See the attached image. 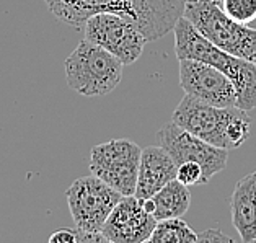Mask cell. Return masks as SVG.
<instances>
[{
    "label": "cell",
    "mask_w": 256,
    "mask_h": 243,
    "mask_svg": "<svg viewBox=\"0 0 256 243\" xmlns=\"http://www.w3.org/2000/svg\"><path fill=\"white\" fill-rule=\"evenodd\" d=\"M174 52L180 59L201 60L218 68L232 80L236 90V106L252 111L256 108V62L236 58L204 38L186 16H181L173 28Z\"/></svg>",
    "instance_id": "6da1fadb"
},
{
    "label": "cell",
    "mask_w": 256,
    "mask_h": 243,
    "mask_svg": "<svg viewBox=\"0 0 256 243\" xmlns=\"http://www.w3.org/2000/svg\"><path fill=\"white\" fill-rule=\"evenodd\" d=\"M64 68L67 85L74 92L84 96H104L120 85L124 64L104 48L84 40L66 59Z\"/></svg>",
    "instance_id": "7a4b0ae2"
},
{
    "label": "cell",
    "mask_w": 256,
    "mask_h": 243,
    "mask_svg": "<svg viewBox=\"0 0 256 243\" xmlns=\"http://www.w3.org/2000/svg\"><path fill=\"white\" fill-rule=\"evenodd\" d=\"M183 16L212 44L236 58L256 62V30L227 16L218 0H186Z\"/></svg>",
    "instance_id": "3957f363"
},
{
    "label": "cell",
    "mask_w": 256,
    "mask_h": 243,
    "mask_svg": "<svg viewBox=\"0 0 256 243\" xmlns=\"http://www.w3.org/2000/svg\"><path fill=\"white\" fill-rule=\"evenodd\" d=\"M140 154L142 148L132 140L111 139L90 150V170L122 196H132L139 176Z\"/></svg>",
    "instance_id": "277c9868"
},
{
    "label": "cell",
    "mask_w": 256,
    "mask_h": 243,
    "mask_svg": "<svg viewBox=\"0 0 256 243\" xmlns=\"http://www.w3.org/2000/svg\"><path fill=\"white\" fill-rule=\"evenodd\" d=\"M66 198L76 227L86 234H102L106 219L122 194L93 175L76 180L66 191Z\"/></svg>",
    "instance_id": "5b68a950"
},
{
    "label": "cell",
    "mask_w": 256,
    "mask_h": 243,
    "mask_svg": "<svg viewBox=\"0 0 256 243\" xmlns=\"http://www.w3.org/2000/svg\"><path fill=\"white\" fill-rule=\"evenodd\" d=\"M236 111H238V106H212L191 95H184L176 110L173 111L172 121L199 139L230 150L228 126Z\"/></svg>",
    "instance_id": "8992f818"
},
{
    "label": "cell",
    "mask_w": 256,
    "mask_h": 243,
    "mask_svg": "<svg viewBox=\"0 0 256 243\" xmlns=\"http://www.w3.org/2000/svg\"><path fill=\"white\" fill-rule=\"evenodd\" d=\"M84 28L85 40L104 48L124 66L134 64L140 58L144 44L147 42L134 23L111 12L93 15L85 22Z\"/></svg>",
    "instance_id": "52a82bcc"
},
{
    "label": "cell",
    "mask_w": 256,
    "mask_h": 243,
    "mask_svg": "<svg viewBox=\"0 0 256 243\" xmlns=\"http://www.w3.org/2000/svg\"><path fill=\"white\" fill-rule=\"evenodd\" d=\"M157 139L160 146L166 148L168 154L172 155L176 165L183 164V162H196L201 165L208 183L212 176L227 166L228 150L199 139L194 134L181 129L173 121L166 122L158 130Z\"/></svg>",
    "instance_id": "ba28073f"
},
{
    "label": "cell",
    "mask_w": 256,
    "mask_h": 243,
    "mask_svg": "<svg viewBox=\"0 0 256 243\" xmlns=\"http://www.w3.org/2000/svg\"><path fill=\"white\" fill-rule=\"evenodd\" d=\"M180 86L212 106H236V90L226 74L201 60L180 59Z\"/></svg>",
    "instance_id": "9c48e42d"
},
{
    "label": "cell",
    "mask_w": 256,
    "mask_h": 243,
    "mask_svg": "<svg viewBox=\"0 0 256 243\" xmlns=\"http://www.w3.org/2000/svg\"><path fill=\"white\" fill-rule=\"evenodd\" d=\"M157 219L144 209L142 199L122 196L114 206L102 228L104 238L111 243H144L150 240Z\"/></svg>",
    "instance_id": "30bf717a"
},
{
    "label": "cell",
    "mask_w": 256,
    "mask_h": 243,
    "mask_svg": "<svg viewBox=\"0 0 256 243\" xmlns=\"http://www.w3.org/2000/svg\"><path fill=\"white\" fill-rule=\"evenodd\" d=\"M122 16L134 23L147 41L158 40L183 16L186 0H121Z\"/></svg>",
    "instance_id": "8fae6325"
},
{
    "label": "cell",
    "mask_w": 256,
    "mask_h": 243,
    "mask_svg": "<svg viewBox=\"0 0 256 243\" xmlns=\"http://www.w3.org/2000/svg\"><path fill=\"white\" fill-rule=\"evenodd\" d=\"M176 166L173 157L162 146L142 148L134 196L139 199L152 198L166 183L176 178Z\"/></svg>",
    "instance_id": "7c38bea8"
},
{
    "label": "cell",
    "mask_w": 256,
    "mask_h": 243,
    "mask_svg": "<svg viewBox=\"0 0 256 243\" xmlns=\"http://www.w3.org/2000/svg\"><path fill=\"white\" fill-rule=\"evenodd\" d=\"M232 224L242 242H256V170L236 183L232 199Z\"/></svg>",
    "instance_id": "4fadbf2b"
},
{
    "label": "cell",
    "mask_w": 256,
    "mask_h": 243,
    "mask_svg": "<svg viewBox=\"0 0 256 243\" xmlns=\"http://www.w3.org/2000/svg\"><path fill=\"white\" fill-rule=\"evenodd\" d=\"M49 10L72 26H84L85 22L102 12H111L122 16L121 0H44Z\"/></svg>",
    "instance_id": "5bb4252c"
},
{
    "label": "cell",
    "mask_w": 256,
    "mask_h": 243,
    "mask_svg": "<svg viewBox=\"0 0 256 243\" xmlns=\"http://www.w3.org/2000/svg\"><path fill=\"white\" fill-rule=\"evenodd\" d=\"M190 186L178 182L176 178L166 183L160 191L152 196L155 202L154 217L157 220L172 219V217H183L190 209L191 192Z\"/></svg>",
    "instance_id": "9a60e30c"
},
{
    "label": "cell",
    "mask_w": 256,
    "mask_h": 243,
    "mask_svg": "<svg viewBox=\"0 0 256 243\" xmlns=\"http://www.w3.org/2000/svg\"><path fill=\"white\" fill-rule=\"evenodd\" d=\"M150 243H194L198 234L181 217L157 220L150 235Z\"/></svg>",
    "instance_id": "2e32d148"
},
{
    "label": "cell",
    "mask_w": 256,
    "mask_h": 243,
    "mask_svg": "<svg viewBox=\"0 0 256 243\" xmlns=\"http://www.w3.org/2000/svg\"><path fill=\"white\" fill-rule=\"evenodd\" d=\"M224 14L242 24L256 20V0H218Z\"/></svg>",
    "instance_id": "e0dca14e"
},
{
    "label": "cell",
    "mask_w": 256,
    "mask_h": 243,
    "mask_svg": "<svg viewBox=\"0 0 256 243\" xmlns=\"http://www.w3.org/2000/svg\"><path fill=\"white\" fill-rule=\"evenodd\" d=\"M176 180L186 186H198L208 183L202 166L196 164V162H183V164H180L176 166Z\"/></svg>",
    "instance_id": "ac0fdd59"
},
{
    "label": "cell",
    "mask_w": 256,
    "mask_h": 243,
    "mask_svg": "<svg viewBox=\"0 0 256 243\" xmlns=\"http://www.w3.org/2000/svg\"><path fill=\"white\" fill-rule=\"evenodd\" d=\"M49 243H78V230L59 228L49 236Z\"/></svg>",
    "instance_id": "d6986e66"
},
{
    "label": "cell",
    "mask_w": 256,
    "mask_h": 243,
    "mask_svg": "<svg viewBox=\"0 0 256 243\" xmlns=\"http://www.w3.org/2000/svg\"><path fill=\"white\" fill-rule=\"evenodd\" d=\"M198 242H232V238L224 235L220 230L209 228V230H204L202 234H198Z\"/></svg>",
    "instance_id": "ffe728a7"
}]
</instances>
